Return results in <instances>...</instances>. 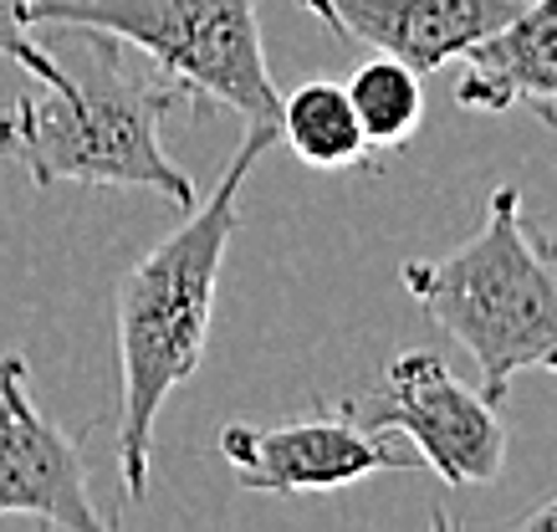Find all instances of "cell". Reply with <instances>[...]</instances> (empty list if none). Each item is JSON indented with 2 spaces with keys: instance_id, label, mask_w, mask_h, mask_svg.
I'll return each instance as SVG.
<instances>
[{
  "instance_id": "6da1fadb",
  "label": "cell",
  "mask_w": 557,
  "mask_h": 532,
  "mask_svg": "<svg viewBox=\"0 0 557 532\" xmlns=\"http://www.w3.org/2000/svg\"><path fill=\"white\" fill-rule=\"evenodd\" d=\"M271 144H276V123H246V138L236 144L210 200H195L180 231H170L149 257H138L119 282V481L128 502L149 497L153 425L164 399L205 359L220 261L240 225V189Z\"/></svg>"
},
{
  "instance_id": "7a4b0ae2",
  "label": "cell",
  "mask_w": 557,
  "mask_h": 532,
  "mask_svg": "<svg viewBox=\"0 0 557 532\" xmlns=\"http://www.w3.org/2000/svg\"><path fill=\"white\" fill-rule=\"evenodd\" d=\"M67 41V57L57 67L67 72L47 92H26L11 113H0V149L26 164L36 185H119L153 189L170 206L189 210L200 195L185 170H174L159 119L174 108L180 87L159 72L123 67L119 36L92 26H57Z\"/></svg>"
},
{
  "instance_id": "3957f363",
  "label": "cell",
  "mask_w": 557,
  "mask_h": 532,
  "mask_svg": "<svg viewBox=\"0 0 557 532\" xmlns=\"http://www.w3.org/2000/svg\"><path fill=\"white\" fill-rule=\"evenodd\" d=\"M409 297L435 318L481 369V395L507 399L527 369L557 374V272L522 231V195L502 185L486 200V221L466 246L440 261H409Z\"/></svg>"
},
{
  "instance_id": "277c9868",
  "label": "cell",
  "mask_w": 557,
  "mask_h": 532,
  "mask_svg": "<svg viewBox=\"0 0 557 532\" xmlns=\"http://www.w3.org/2000/svg\"><path fill=\"white\" fill-rule=\"evenodd\" d=\"M32 26H92L149 52L164 83L195 108L225 103L246 123H276L256 0H32Z\"/></svg>"
},
{
  "instance_id": "5b68a950",
  "label": "cell",
  "mask_w": 557,
  "mask_h": 532,
  "mask_svg": "<svg viewBox=\"0 0 557 532\" xmlns=\"http://www.w3.org/2000/svg\"><path fill=\"white\" fill-rule=\"evenodd\" d=\"M348 415L369 430H405L414 456L450 486H486L507 461V430L496 405L481 389L460 384L450 363L424 348L399 354L388 363L384 389L354 399Z\"/></svg>"
},
{
  "instance_id": "8992f818",
  "label": "cell",
  "mask_w": 557,
  "mask_h": 532,
  "mask_svg": "<svg viewBox=\"0 0 557 532\" xmlns=\"http://www.w3.org/2000/svg\"><path fill=\"white\" fill-rule=\"evenodd\" d=\"M220 456L236 466L246 492L271 497H307V492H343L373 471H409L414 456L388 450L384 435L358 425L354 415H318L292 425H225Z\"/></svg>"
},
{
  "instance_id": "52a82bcc",
  "label": "cell",
  "mask_w": 557,
  "mask_h": 532,
  "mask_svg": "<svg viewBox=\"0 0 557 532\" xmlns=\"http://www.w3.org/2000/svg\"><path fill=\"white\" fill-rule=\"evenodd\" d=\"M36 517L47 528L102 532L108 517L87 497L83 450L36 410L26 363L0 359V517Z\"/></svg>"
},
{
  "instance_id": "ba28073f",
  "label": "cell",
  "mask_w": 557,
  "mask_h": 532,
  "mask_svg": "<svg viewBox=\"0 0 557 532\" xmlns=\"http://www.w3.org/2000/svg\"><path fill=\"white\" fill-rule=\"evenodd\" d=\"M343 41L394 57L420 77L475 47L517 11V0H302Z\"/></svg>"
},
{
  "instance_id": "9c48e42d",
  "label": "cell",
  "mask_w": 557,
  "mask_h": 532,
  "mask_svg": "<svg viewBox=\"0 0 557 532\" xmlns=\"http://www.w3.org/2000/svg\"><path fill=\"white\" fill-rule=\"evenodd\" d=\"M460 57V108L507 113L517 103H557V0H517V11Z\"/></svg>"
},
{
  "instance_id": "30bf717a",
  "label": "cell",
  "mask_w": 557,
  "mask_h": 532,
  "mask_svg": "<svg viewBox=\"0 0 557 532\" xmlns=\"http://www.w3.org/2000/svg\"><path fill=\"white\" fill-rule=\"evenodd\" d=\"M276 144H287L292 154L312 170H354L369 154V138L358 128V113L348 103V87L312 83L292 87V98L276 108Z\"/></svg>"
},
{
  "instance_id": "8fae6325",
  "label": "cell",
  "mask_w": 557,
  "mask_h": 532,
  "mask_svg": "<svg viewBox=\"0 0 557 532\" xmlns=\"http://www.w3.org/2000/svg\"><path fill=\"white\" fill-rule=\"evenodd\" d=\"M348 103H354L369 149H399L424 119V83L414 67L373 52V62H363L348 77Z\"/></svg>"
},
{
  "instance_id": "7c38bea8",
  "label": "cell",
  "mask_w": 557,
  "mask_h": 532,
  "mask_svg": "<svg viewBox=\"0 0 557 532\" xmlns=\"http://www.w3.org/2000/svg\"><path fill=\"white\" fill-rule=\"evenodd\" d=\"M26 11H32V0H0V52L11 57L21 72H32L36 83L57 87L67 72L57 67V57H51L47 47H36L32 41V21H26Z\"/></svg>"
},
{
  "instance_id": "4fadbf2b",
  "label": "cell",
  "mask_w": 557,
  "mask_h": 532,
  "mask_svg": "<svg viewBox=\"0 0 557 532\" xmlns=\"http://www.w3.org/2000/svg\"><path fill=\"white\" fill-rule=\"evenodd\" d=\"M537 119H542V123H547V128H553V134H557V103H537ZM532 246H537V251H542V261H547V267H553V272H557V231H553V236H542V240H532Z\"/></svg>"
},
{
  "instance_id": "5bb4252c",
  "label": "cell",
  "mask_w": 557,
  "mask_h": 532,
  "mask_svg": "<svg viewBox=\"0 0 557 532\" xmlns=\"http://www.w3.org/2000/svg\"><path fill=\"white\" fill-rule=\"evenodd\" d=\"M522 528H532V532H557V497L542 502V507H532V512L522 517Z\"/></svg>"
}]
</instances>
